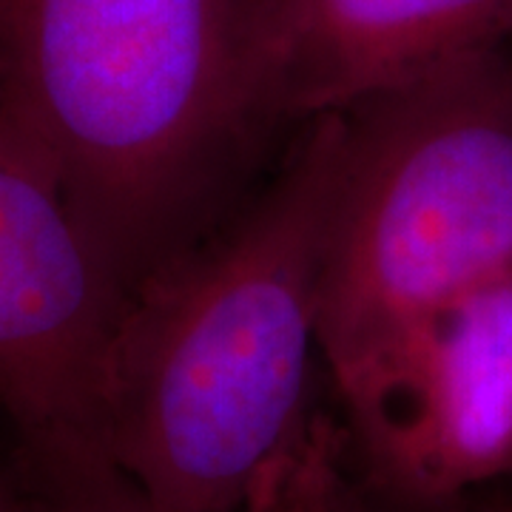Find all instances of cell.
Returning <instances> with one entry per match:
<instances>
[{"label": "cell", "mask_w": 512, "mask_h": 512, "mask_svg": "<svg viewBox=\"0 0 512 512\" xmlns=\"http://www.w3.org/2000/svg\"><path fill=\"white\" fill-rule=\"evenodd\" d=\"M282 0H0V111L126 299L208 237L279 123Z\"/></svg>", "instance_id": "1"}, {"label": "cell", "mask_w": 512, "mask_h": 512, "mask_svg": "<svg viewBox=\"0 0 512 512\" xmlns=\"http://www.w3.org/2000/svg\"><path fill=\"white\" fill-rule=\"evenodd\" d=\"M305 134L248 211L126 299L106 453L157 512H245L311 427L328 220L345 114Z\"/></svg>", "instance_id": "2"}, {"label": "cell", "mask_w": 512, "mask_h": 512, "mask_svg": "<svg viewBox=\"0 0 512 512\" xmlns=\"http://www.w3.org/2000/svg\"><path fill=\"white\" fill-rule=\"evenodd\" d=\"M342 114L319 299L330 379L512 271V60L481 49Z\"/></svg>", "instance_id": "3"}, {"label": "cell", "mask_w": 512, "mask_h": 512, "mask_svg": "<svg viewBox=\"0 0 512 512\" xmlns=\"http://www.w3.org/2000/svg\"><path fill=\"white\" fill-rule=\"evenodd\" d=\"M126 293L55 168L0 111V413L20 456H109L106 393Z\"/></svg>", "instance_id": "4"}, {"label": "cell", "mask_w": 512, "mask_h": 512, "mask_svg": "<svg viewBox=\"0 0 512 512\" xmlns=\"http://www.w3.org/2000/svg\"><path fill=\"white\" fill-rule=\"evenodd\" d=\"M367 487L441 507L512 473V271L424 313L333 379Z\"/></svg>", "instance_id": "5"}, {"label": "cell", "mask_w": 512, "mask_h": 512, "mask_svg": "<svg viewBox=\"0 0 512 512\" xmlns=\"http://www.w3.org/2000/svg\"><path fill=\"white\" fill-rule=\"evenodd\" d=\"M510 35L512 0H282V111L288 123L348 111Z\"/></svg>", "instance_id": "6"}, {"label": "cell", "mask_w": 512, "mask_h": 512, "mask_svg": "<svg viewBox=\"0 0 512 512\" xmlns=\"http://www.w3.org/2000/svg\"><path fill=\"white\" fill-rule=\"evenodd\" d=\"M35 512H157L109 456L20 458Z\"/></svg>", "instance_id": "7"}, {"label": "cell", "mask_w": 512, "mask_h": 512, "mask_svg": "<svg viewBox=\"0 0 512 512\" xmlns=\"http://www.w3.org/2000/svg\"><path fill=\"white\" fill-rule=\"evenodd\" d=\"M342 458L339 424L316 413L299 444L259 484L245 512H328L333 484L345 470Z\"/></svg>", "instance_id": "8"}, {"label": "cell", "mask_w": 512, "mask_h": 512, "mask_svg": "<svg viewBox=\"0 0 512 512\" xmlns=\"http://www.w3.org/2000/svg\"><path fill=\"white\" fill-rule=\"evenodd\" d=\"M328 512H376L370 495L342 470V476L336 478L333 493H330Z\"/></svg>", "instance_id": "9"}, {"label": "cell", "mask_w": 512, "mask_h": 512, "mask_svg": "<svg viewBox=\"0 0 512 512\" xmlns=\"http://www.w3.org/2000/svg\"><path fill=\"white\" fill-rule=\"evenodd\" d=\"M0 512H35L23 478H0Z\"/></svg>", "instance_id": "10"}]
</instances>
